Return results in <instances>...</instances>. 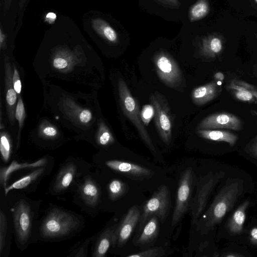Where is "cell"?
<instances>
[{
  "label": "cell",
  "mask_w": 257,
  "mask_h": 257,
  "mask_svg": "<svg viewBox=\"0 0 257 257\" xmlns=\"http://www.w3.org/2000/svg\"><path fill=\"white\" fill-rule=\"evenodd\" d=\"M43 171V168L35 170L29 175L22 178L11 185L6 187L5 189V194L7 195L10 191L13 189H20L25 188L39 177L42 174Z\"/></svg>",
  "instance_id": "cell-25"
},
{
  "label": "cell",
  "mask_w": 257,
  "mask_h": 257,
  "mask_svg": "<svg viewBox=\"0 0 257 257\" xmlns=\"http://www.w3.org/2000/svg\"><path fill=\"white\" fill-rule=\"evenodd\" d=\"M78 221L71 214L54 210L43 221L41 228L42 234L47 237L65 235L77 227Z\"/></svg>",
  "instance_id": "cell-3"
},
{
  "label": "cell",
  "mask_w": 257,
  "mask_h": 257,
  "mask_svg": "<svg viewBox=\"0 0 257 257\" xmlns=\"http://www.w3.org/2000/svg\"><path fill=\"white\" fill-rule=\"evenodd\" d=\"M92 119L91 112L88 110H82L79 114V119L83 123H87Z\"/></svg>",
  "instance_id": "cell-37"
},
{
  "label": "cell",
  "mask_w": 257,
  "mask_h": 257,
  "mask_svg": "<svg viewBox=\"0 0 257 257\" xmlns=\"http://www.w3.org/2000/svg\"><path fill=\"white\" fill-rule=\"evenodd\" d=\"M250 239L253 244L257 245V227H254L251 230Z\"/></svg>",
  "instance_id": "cell-40"
},
{
  "label": "cell",
  "mask_w": 257,
  "mask_h": 257,
  "mask_svg": "<svg viewBox=\"0 0 257 257\" xmlns=\"http://www.w3.org/2000/svg\"><path fill=\"white\" fill-rule=\"evenodd\" d=\"M7 230V221L5 214L1 210L0 212V253H2L5 245Z\"/></svg>",
  "instance_id": "cell-29"
},
{
  "label": "cell",
  "mask_w": 257,
  "mask_h": 257,
  "mask_svg": "<svg viewBox=\"0 0 257 257\" xmlns=\"http://www.w3.org/2000/svg\"><path fill=\"white\" fill-rule=\"evenodd\" d=\"M95 30L107 41L113 43L118 41L116 32L106 22L101 19H96L93 22Z\"/></svg>",
  "instance_id": "cell-23"
},
{
  "label": "cell",
  "mask_w": 257,
  "mask_h": 257,
  "mask_svg": "<svg viewBox=\"0 0 257 257\" xmlns=\"http://www.w3.org/2000/svg\"><path fill=\"white\" fill-rule=\"evenodd\" d=\"M4 37L2 34V31H1V35H0V40H1V46L2 47V45L3 43V41L4 40Z\"/></svg>",
  "instance_id": "cell-43"
},
{
  "label": "cell",
  "mask_w": 257,
  "mask_h": 257,
  "mask_svg": "<svg viewBox=\"0 0 257 257\" xmlns=\"http://www.w3.org/2000/svg\"><path fill=\"white\" fill-rule=\"evenodd\" d=\"M198 134L202 138L214 141L225 142L233 146L237 139V137L230 132L211 130H198Z\"/></svg>",
  "instance_id": "cell-18"
},
{
  "label": "cell",
  "mask_w": 257,
  "mask_h": 257,
  "mask_svg": "<svg viewBox=\"0 0 257 257\" xmlns=\"http://www.w3.org/2000/svg\"><path fill=\"white\" fill-rule=\"evenodd\" d=\"M229 88L233 90V94L236 98L243 101H251L254 98L253 95L244 87L236 84L233 81L229 85Z\"/></svg>",
  "instance_id": "cell-26"
},
{
  "label": "cell",
  "mask_w": 257,
  "mask_h": 257,
  "mask_svg": "<svg viewBox=\"0 0 257 257\" xmlns=\"http://www.w3.org/2000/svg\"><path fill=\"white\" fill-rule=\"evenodd\" d=\"M159 230L158 217L156 215L151 216L144 226L142 232L139 236L136 244L142 245L153 241L157 237Z\"/></svg>",
  "instance_id": "cell-16"
},
{
  "label": "cell",
  "mask_w": 257,
  "mask_h": 257,
  "mask_svg": "<svg viewBox=\"0 0 257 257\" xmlns=\"http://www.w3.org/2000/svg\"><path fill=\"white\" fill-rule=\"evenodd\" d=\"M109 168L123 174L137 177H151L153 172L151 170L137 164L119 160H110L105 163Z\"/></svg>",
  "instance_id": "cell-12"
},
{
  "label": "cell",
  "mask_w": 257,
  "mask_h": 257,
  "mask_svg": "<svg viewBox=\"0 0 257 257\" xmlns=\"http://www.w3.org/2000/svg\"><path fill=\"white\" fill-rule=\"evenodd\" d=\"M11 144L7 136L2 135L1 138L0 150L2 158L5 162L9 160L11 154Z\"/></svg>",
  "instance_id": "cell-30"
},
{
  "label": "cell",
  "mask_w": 257,
  "mask_h": 257,
  "mask_svg": "<svg viewBox=\"0 0 257 257\" xmlns=\"http://www.w3.org/2000/svg\"><path fill=\"white\" fill-rule=\"evenodd\" d=\"M149 100L154 108L155 124L158 133L162 140L168 144L172 138V119L167 100L158 92L152 93Z\"/></svg>",
  "instance_id": "cell-6"
},
{
  "label": "cell",
  "mask_w": 257,
  "mask_h": 257,
  "mask_svg": "<svg viewBox=\"0 0 257 257\" xmlns=\"http://www.w3.org/2000/svg\"><path fill=\"white\" fill-rule=\"evenodd\" d=\"M214 179H209L202 183L200 182L197 185L195 196L192 198L190 206L191 220L196 224L204 210L207 199L214 184Z\"/></svg>",
  "instance_id": "cell-11"
},
{
  "label": "cell",
  "mask_w": 257,
  "mask_h": 257,
  "mask_svg": "<svg viewBox=\"0 0 257 257\" xmlns=\"http://www.w3.org/2000/svg\"><path fill=\"white\" fill-rule=\"evenodd\" d=\"M13 82L14 88L16 92L18 94H20L21 92L22 85L19 74L16 67L14 68V71L13 75Z\"/></svg>",
  "instance_id": "cell-35"
},
{
  "label": "cell",
  "mask_w": 257,
  "mask_h": 257,
  "mask_svg": "<svg viewBox=\"0 0 257 257\" xmlns=\"http://www.w3.org/2000/svg\"><path fill=\"white\" fill-rule=\"evenodd\" d=\"M160 3L166 7L171 8H177L180 6L179 0H158Z\"/></svg>",
  "instance_id": "cell-38"
},
{
  "label": "cell",
  "mask_w": 257,
  "mask_h": 257,
  "mask_svg": "<svg viewBox=\"0 0 257 257\" xmlns=\"http://www.w3.org/2000/svg\"><path fill=\"white\" fill-rule=\"evenodd\" d=\"M158 75L162 81L169 87L176 88L183 83V76L179 67L168 53L161 51L153 58Z\"/></svg>",
  "instance_id": "cell-5"
},
{
  "label": "cell",
  "mask_w": 257,
  "mask_h": 257,
  "mask_svg": "<svg viewBox=\"0 0 257 257\" xmlns=\"http://www.w3.org/2000/svg\"><path fill=\"white\" fill-rule=\"evenodd\" d=\"M257 2V0H255Z\"/></svg>",
  "instance_id": "cell-45"
},
{
  "label": "cell",
  "mask_w": 257,
  "mask_h": 257,
  "mask_svg": "<svg viewBox=\"0 0 257 257\" xmlns=\"http://www.w3.org/2000/svg\"><path fill=\"white\" fill-rule=\"evenodd\" d=\"M76 167L70 163L65 166L58 174L54 183V188L57 191H63L67 189L71 183L76 173Z\"/></svg>",
  "instance_id": "cell-20"
},
{
  "label": "cell",
  "mask_w": 257,
  "mask_h": 257,
  "mask_svg": "<svg viewBox=\"0 0 257 257\" xmlns=\"http://www.w3.org/2000/svg\"><path fill=\"white\" fill-rule=\"evenodd\" d=\"M43 133L47 136L53 137L57 134V130L53 127L47 126L44 129Z\"/></svg>",
  "instance_id": "cell-39"
},
{
  "label": "cell",
  "mask_w": 257,
  "mask_h": 257,
  "mask_svg": "<svg viewBox=\"0 0 257 257\" xmlns=\"http://www.w3.org/2000/svg\"><path fill=\"white\" fill-rule=\"evenodd\" d=\"M109 195L110 198L115 200L121 196L126 191V186L119 180H113L108 185Z\"/></svg>",
  "instance_id": "cell-27"
},
{
  "label": "cell",
  "mask_w": 257,
  "mask_h": 257,
  "mask_svg": "<svg viewBox=\"0 0 257 257\" xmlns=\"http://www.w3.org/2000/svg\"><path fill=\"white\" fill-rule=\"evenodd\" d=\"M45 160L44 159H41L32 164L24 163L18 164L17 162H13L8 167L2 168L0 173L1 184L3 187H6L7 181L10 174L16 170L24 168H32L38 167L44 164Z\"/></svg>",
  "instance_id": "cell-22"
},
{
  "label": "cell",
  "mask_w": 257,
  "mask_h": 257,
  "mask_svg": "<svg viewBox=\"0 0 257 257\" xmlns=\"http://www.w3.org/2000/svg\"><path fill=\"white\" fill-rule=\"evenodd\" d=\"M15 229L19 241L25 243L30 234L31 216L30 207L24 201L17 202L14 208Z\"/></svg>",
  "instance_id": "cell-8"
},
{
  "label": "cell",
  "mask_w": 257,
  "mask_h": 257,
  "mask_svg": "<svg viewBox=\"0 0 257 257\" xmlns=\"http://www.w3.org/2000/svg\"><path fill=\"white\" fill-rule=\"evenodd\" d=\"M170 192L166 185L161 186L145 204L139 221L140 230L148 220L156 215L162 222L168 214L170 206Z\"/></svg>",
  "instance_id": "cell-4"
},
{
  "label": "cell",
  "mask_w": 257,
  "mask_h": 257,
  "mask_svg": "<svg viewBox=\"0 0 257 257\" xmlns=\"http://www.w3.org/2000/svg\"><path fill=\"white\" fill-rule=\"evenodd\" d=\"M248 205V201L243 202L235 211L230 219L227 224V227L231 233L238 234L242 231L245 219V210Z\"/></svg>",
  "instance_id": "cell-19"
},
{
  "label": "cell",
  "mask_w": 257,
  "mask_h": 257,
  "mask_svg": "<svg viewBox=\"0 0 257 257\" xmlns=\"http://www.w3.org/2000/svg\"><path fill=\"white\" fill-rule=\"evenodd\" d=\"M81 196L85 202L89 206H95L99 199L100 191L97 185L92 180L87 179L80 189Z\"/></svg>",
  "instance_id": "cell-21"
},
{
  "label": "cell",
  "mask_w": 257,
  "mask_h": 257,
  "mask_svg": "<svg viewBox=\"0 0 257 257\" xmlns=\"http://www.w3.org/2000/svg\"><path fill=\"white\" fill-rule=\"evenodd\" d=\"M155 114V110L153 105H146L142 109L141 116L143 123L148 125Z\"/></svg>",
  "instance_id": "cell-32"
},
{
  "label": "cell",
  "mask_w": 257,
  "mask_h": 257,
  "mask_svg": "<svg viewBox=\"0 0 257 257\" xmlns=\"http://www.w3.org/2000/svg\"><path fill=\"white\" fill-rule=\"evenodd\" d=\"M102 132L99 137L98 141L100 145L105 146L114 142V139L111 133L104 126L102 127Z\"/></svg>",
  "instance_id": "cell-33"
},
{
  "label": "cell",
  "mask_w": 257,
  "mask_h": 257,
  "mask_svg": "<svg viewBox=\"0 0 257 257\" xmlns=\"http://www.w3.org/2000/svg\"><path fill=\"white\" fill-rule=\"evenodd\" d=\"M117 226V224H114L106 228L100 234L94 247L93 256L102 257L105 255L112 245L113 236Z\"/></svg>",
  "instance_id": "cell-17"
},
{
  "label": "cell",
  "mask_w": 257,
  "mask_h": 257,
  "mask_svg": "<svg viewBox=\"0 0 257 257\" xmlns=\"http://www.w3.org/2000/svg\"><path fill=\"white\" fill-rule=\"evenodd\" d=\"M256 37L257 38V33H255Z\"/></svg>",
  "instance_id": "cell-44"
},
{
  "label": "cell",
  "mask_w": 257,
  "mask_h": 257,
  "mask_svg": "<svg viewBox=\"0 0 257 257\" xmlns=\"http://www.w3.org/2000/svg\"><path fill=\"white\" fill-rule=\"evenodd\" d=\"M240 184L236 182L224 187L216 196L204 215L198 219L197 229L206 231L220 222L240 194Z\"/></svg>",
  "instance_id": "cell-1"
},
{
  "label": "cell",
  "mask_w": 257,
  "mask_h": 257,
  "mask_svg": "<svg viewBox=\"0 0 257 257\" xmlns=\"http://www.w3.org/2000/svg\"><path fill=\"white\" fill-rule=\"evenodd\" d=\"M56 15L55 13L50 12L46 16V20L50 23H52L56 19Z\"/></svg>",
  "instance_id": "cell-41"
},
{
  "label": "cell",
  "mask_w": 257,
  "mask_h": 257,
  "mask_svg": "<svg viewBox=\"0 0 257 257\" xmlns=\"http://www.w3.org/2000/svg\"><path fill=\"white\" fill-rule=\"evenodd\" d=\"M118 88L120 103L124 114L135 125L145 144L150 150L155 151L151 138L142 120L138 103L132 96L125 82L122 79L118 80Z\"/></svg>",
  "instance_id": "cell-2"
},
{
  "label": "cell",
  "mask_w": 257,
  "mask_h": 257,
  "mask_svg": "<svg viewBox=\"0 0 257 257\" xmlns=\"http://www.w3.org/2000/svg\"><path fill=\"white\" fill-rule=\"evenodd\" d=\"M194 183L193 172L188 168L181 175L177 190L176 202L172 218V225H176L190 208Z\"/></svg>",
  "instance_id": "cell-7"
},
{
  "label": "cell",
  "mask_w": 257,
  "mask_h": 257,
  "mask_svg": "<svg viewBox=\"0 0 257 257\" xmlns=\"http://www.w3.org/2000/svg\"><path fill=\"white\" fill-rule=\"evenodd\" d=\"M5 89L6 97L7 104L8 115L10 122L13 123L14 121L15 106L17 101V92H16L13 82L11 66L9 60H5Z\"/></svg>",
  "instance_id": "cell-13"
},
{
  "label": "cell",
  "mask_w": 257,
  "mask_h": 257,
  "mask_svg": "<svg viewBox=\"0 0 257 257\" xmlns=\"http://www.w3.org/2000/svg\"><path fill=\"white\" fill-rule=\"evenodd\" d=\"M197 128L198 130L227 128L238 131L241 128V122L237 117L232 114L218 113L205 117Z\"/></svg>",
  "instance_id": "cell-10"
},
{
  "label": "cell",
  "mask_w": 257,
  "mask_h": 257,
  "mask_svg": "<svg viewBox=\"0 0 257 257\" xmlns=\"http://www.w3.org/2000/svg\"><path fill=\"white\" fill-rule=\"evenodd\" d=\"M234 82L236 84H238L246 88L247 90L251 93L254 97L257 98V88L254 86L249 83H247V82L241 81L236 80Z\"/></svg>",
  "instance_id": "cell-36"
},
{
  "label": "cell",
  "mask_w": 257,
  "mask_h": 257,
  "mask_svg": "<svg viewBox=\"0 0 257 257\" xmlns=\"http://www.w3.org/2000/svg\"><path fill=\"white\" fill-rule=\"evenodd\" d=\"M165 250L160 247H155L148 249L139 251L133 254L127 255V257H160L165 255Z\"/></svg>",
  "instance_id": "cell-28"
},
{
  "label": "cell",
  "mask_w": 257,
  "mask_h": 257,
  "mask_svg": "<svg viewBox=\"0 0 257 257\" xmlns=\"http://www.w3.org/2000/svg\"><path fill=\"white\" fill-rule=\"evenodd\" d=\"M219 90L218 84L215 82H211L195 88L191 97L195 104L201 105L213 99Z\"/></svg>",
  "instance_id": "cell-14"
},
{
  "label": "cell",
  "mask_w": 257,
  "mask_h": 257,
  "mask_svg": "<svg viewBox=\"0 0 257 257\" xmlns=\"http://www.w3.org/2000/svg\"><path fill=\"white\" fill-rule=\"evenodd\" d=\"M223 42L221 37L211 35L203 38L200 45L201 54L208 58H213L222 50Z\"/></svg>",
  "instance_id": "cell-15"
},
{
  "label": "cell",
  "mask_w": 257,
  "mask_h": 257,
  "mask_svg": "<svg viewBox=\"0 0 257 257\" xmlns=\"http://www.w3.org/2000/svg\"><path fill=\"white\" fill-rule=\"evenodd\" d=\"M210 10L208 0H197L190 8L189 18L191 22H196L204 18Z\"/></svg>",
  "instance_id": "cell-24"
},
{
  "label": "cell",
  "mask_w": 257,
  "mask_h": 257,
  "mask_svg": "<svg viewBox=\"0 0 257 257\" xmlns=\"http://www.w3.org/2000/svg\"><path fill=\"white\" fill-rule=\"evenodd\" d=\"M89 239H88L84 243L81 244L77 247L73 249L69 256H86L87 253V247L89 242Z\"/></svg>",
  "instance_id": "cell-34"
},
{
  "label": "cell",
  "mask_w": 257,
  "mask_h": 257,
  "mask_svg": "<svg viewBox=\"0 0 257 257\" xmlns=\"http://www.w3.org/2000/svg\"><path fill=\"white\" fill-rule=\"evenodd\" d=\"M214 77L215 80L220 81L224 79V76L223 73L221 72H217L215 74Z\"/></svg>",
  "instance_id": "cell-42"
},
{
  "label": "cell",
  "mask_w": 257,
  "mask_h": 257,
  "mask_svg": "<svg viewBox=\"0 0 257 257\" xmlns=\"http://www.w3.org/2000/svg\"><path fill=\"white\" fill-rule=\"evenodd\" d=\"M141 215V211L137 206L129 209L114 231L112 245L121 246L126 242L139 222Z\"/></svg>",
  "instance_id": "cell-9"
},
{
  "label": "cell",
  "mask_w": 257,
  "mask_h": 257,
  "mask_svg": "<svg viewBox=\"0 0 257 257\" xmlns=\"http://www.w3.org/2000/svg\"><path fill=\"white\" fill-rule=\"evenodd\" d=\"M25 116V111L24 105L21 97H19L15 110V117L19 122V133L22 127Z\"/></svg>",
  "instance_id": "cell-31"
}]
</instances>
